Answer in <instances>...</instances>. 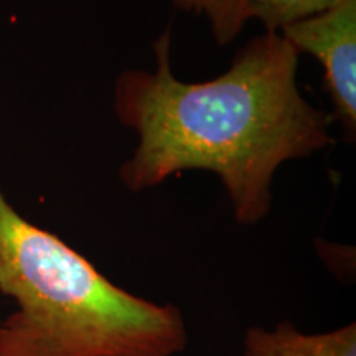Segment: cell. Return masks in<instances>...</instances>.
<instances>
[{
	"label": "cell",
	"instance_id": "277c9868",
	"mask_svg": "<svg viewBox=\"0 0 356 356\" xmlns=\"http://www.w3.org/2000/svg\"><path fill=\"white\" fill-rule=\"evenodd\" d=\"M243 356H356V325L325 333H304L289 322L273 330L249 327L244 333Z\"/></svg>",
	"mask_w": 356,
	"mask_h": 356
},
{
	"label": "cell",
	"instance_id": "8992f818",
	"mask_svg": "<svg viewBox=\"0 0 356 356\" xmlns=\"http://www.w3.org/2000/svg\"><path fill=\"white\" fill-rule=\"evenodd\" d=\"M343 0H249V20L261 22L266 32H280L284 26L328 10Z\"/></svg>",
	"mask_w": 356,
	"mask_h": 356
},
{
	"label": "cell",
	"instance_id": "5b68a950",
	"mask_svg": "<svg viewBox=\"0 0 356 356\" xmlns=\"http://www.w3.org/2000/svg\"><path fill=\"white\" fill-rule=\"evenodd\" d=\"M178 10L204 17L213 38L226 47L238 38L249 22V0H170Z\"/></svg>",
	"mask_w": 356,
	"mask_h": 356
},
{
	"label": "cell",
	"instance_id": "6da1fadb",
	"mask_svg": "<svg viewBox=\"0 0 356 356\" xmlns=\"http://www.w3.org/2000/svg\"><path fill=\"white\" fill-rule=\"evenodd\" d=\"M152 48L157 68L127 70L114 83V113L137 137L119 168L124 186L144 191L181 172H211L236 221L257 225L273 207L277 168L333 144L332 114L299 89V53L279 32H264L220 76L185 83L172 71L170 26Z\"/></svg>",
	"mask_w": 356,
	"mask_h": 356
},
{
	"label": "cell",
	"instance_id": "3957f363",
	"mask_svg": "<svg viewBox=\"0 0 356 356\" xmlns=\"http://www.w3.org/2000/svg\"><path fill=\"white\" fill-rule=\"evenodd\" d=\"M297 53L312 55L323 68V86L333 106V122L345 139L356 134V0L284 26L279 32Z\"/></svg>",
	"mask_w": 356,
	"mask_h": 356
},
{
	"label": "cell",
	"instance_id": "7a4b0ae2",
	"mask_svg": "<svg viewBox=\"0 0 356 356\" xmlns=\"http://www.w3.org/2000/svg\"><path fill=\"white\" fill-rule=\"evenodd\" d=\"M0 292L17 304L0 323V356H177L188 345L178 307L115 286L2 188Z\"/></svg>",
	"mask_w": 356,
	"mask_h": 356
}]
</instances>
